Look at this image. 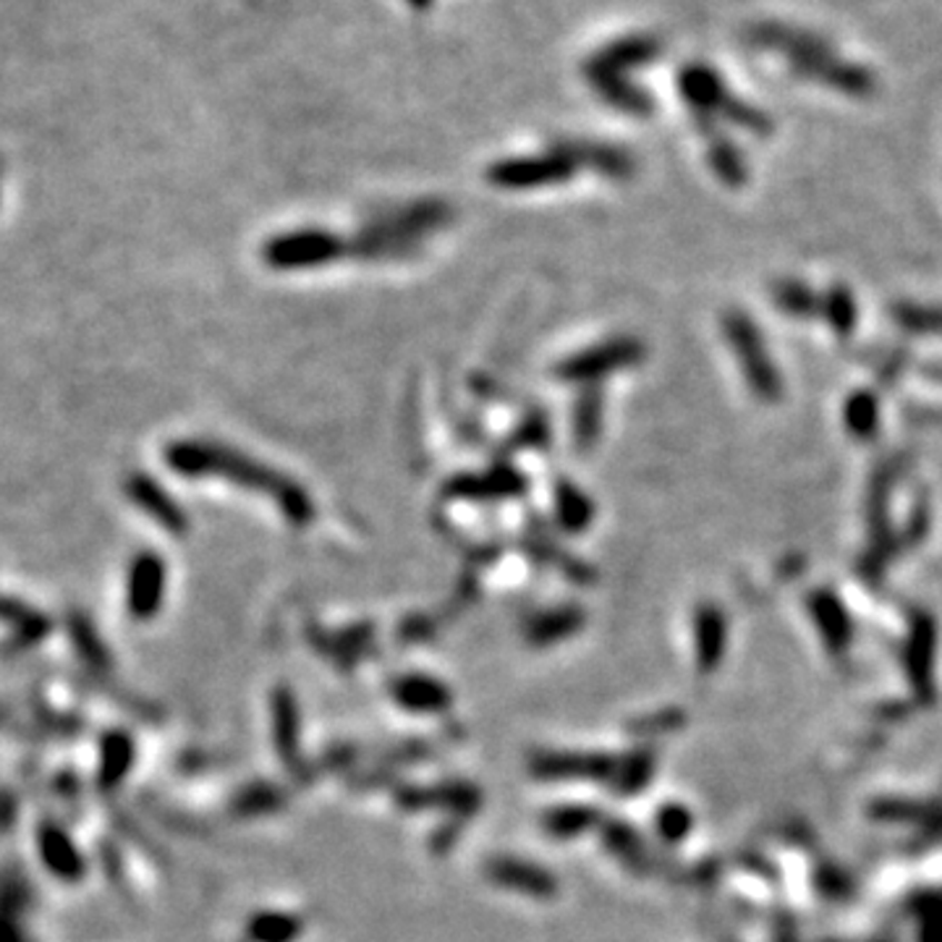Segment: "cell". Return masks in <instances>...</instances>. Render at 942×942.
Returning a JSON list of instances; mask_svg holds the SVG:
<instances>
[{
	"label": "cell",
	"instance_id": "obj_1",
	"mask_svg": "<svg viewBox=\"0 0 942 942\" xmlns=\"http://www.w3.org/2000/svg\"><path fill=\"white\" fill-rule=\"evenodd\" d=\"M166 464L176 474H184V477H205V474H210V477H228L236 485L259 489V493L276 498L288 522H294L296 526H307L311 516H315V506H311L309 495L299 485L215 443L184 440L168 445Z\"/></svg>",
	"mask_w": 942,
	"mask_h": 942
},
{
	"label": "cell",
	"instance_id": "obj_2",
	"mask_svg": "<svg viewBox=\"0 0 942 942\" xmlns=\"http://www.w3.org/2000/svg\"><path fill=\"white\" fill-rule=\"evenodd\" d=\"M754 37L756 42L765 44V48L785 53L793 71L804 73V77L825 81L827 87L841 89V92L854 95V98H864V95H870L874 89V77L864 66L841 61L820 37L775 24L760 27Z\"/></svg>",
	"mask_w": 942,
	"mask_h": 942
},
{
	"label": "cell",
	"instance_id": "obj_3",
	"mask_svg": "<svg viewBox=\"0 0 942 942\" xmlns=\"http://www.w3.org/2000/svg\"><path fill=\"white\" fill-rule=\"evenodd\" d=\"M723 333H725V340H728V346L736 351V359L741 369H744V377L754 396L765 400V404H775V400H781L783 396L781 369H777L775 361L770 359V351L760 328L748 320L744 311L731 309L725 311L723 317Z\"/></svg>",
	"mask_w": 942,
	"mask_h": 942
},
{
	"label": "cell",
	"instance_id": "obj_4",
	"mask_svg": "<svg viewBox=\"0 0 942 942\" xmlns=\"http://www.w3.org/2000/svg\"><path fill=\"white\" fill-rule=\"evenodd\" d=\"M348 251L346 241L336 234L320 228H301V231L280 234L265 244V262L276 270H307V267L328 265Z\"/></svg>",
	"mask_w": 942,
	"mask_h": 942
},
{
	"label": "cell",
	"instance_id": "obj_5",
	"mask_svg": "<svg viewBox=\"0 0 942 942\" xmlns=\"http://www.w3.org/2000/svg\"><path fill=\"white\" fill-rule=\"evenodd\" d=\"M642 356L644 346L636 338H613L571 356L568 361H563L555 369V375H558V380L568 383H595L623 367L636 365V361H642Z\"/></svg>",
	"mask_w": 942,
	"mask_h": 942
},
{
	"label": "cell",
	"instance_id": "obj_6",
	"mask_svg": "<svg viewBox=\"0 0 942 942\" xmlns=\"http://www.w3.org/2000/svg\"><path fill=\"white\" fill-rule=\"evenodd\" d=\"M578 162L574 152H553L539 155V158H514L506 162H495L489 170V181L503 189H534L547 187V184L566 181L576 173Z\"/></svg>",
	"mask_w": 942,
	"mask_h": 942
},
{
	"label": "cell",
	"instance_id": "obj_7",
	"mask_svg": "<svg viewBox=\"0 0 942 942\" xmlns=\"http://www.w3.org/2000/svg\"><path fill=\"white\" fill-rule=\"evenodd\" d=\"M529 773L537 781H607L615 773V762L605 754L582 752H537L529 760Z\"/></svg>",
	"mask_w": 942,
	"mask_h": 942
},
{
	"label": "cell",
	"instance_id": "obj_8",
	"mask_svg": "<svg viewBox=\"0 0 942 942\" xmlns=\"http://www.w3.org/2000/svg\"><path fill=\"white\" fill-rule=\"evenodd\" d=\"M485 874L493 885L506 888L510 893L529 895V899L547 901L558 895V880L545 866L524 862L516 856H495L485 864Z\"/></svg>",
	"mask_w": 942,
	"mask_h": 942
},
{
	"label": "cell",
	"instance_id": "obj_9",
	"mask_svg": "<svg viewBox=\"0 0 942 942\" xmlns=\"http://www.w3.org/2000/svg\"><path fill=\"white\" fill-rule=\"evenodd\" d=\"M166 597V563L155 553H139L129 568V589L126 605L137 621H150L158 615Z\"/></svg>",
	"mask_w": 942,
	"mask_h": 942
},
{
	"label": "cell",
	"instance_id": "obj_10",
	"mask_svg": "<svg viewBox=\"0 0 942 942\" xmlns=\"http://www.w3.org/2000/svg\"><path fill=\"white\" fill-rule=\"evenodd\" d=\"M390 700L409 715H443L454 707V692L440 678L425 673H406L390 681Z\"/></svg>",
	"mask_w": 942,
	"mask_h": 942
},
{
	"label": "cell",
	"instance_id": "obj_11",
	"mask_svg": "<svg viewBox=\"0 0 942 942\" xmlns=\"http://www.w3.org/2000/svg\"><path fill=\"white\" fill-rule=\"evenodd\" d=\"M681 95L688 102V108L696 110V121H715L717 116L723 118L725 108L733 100V95L725 89L721 73L710 66L694 63L681 71L678 79Z\"/></svg>",
	"mask_w": 942,
	"mask_h": 942
},
{
	"label": "cell",
	"instance_id": "obj_12",
	"mask_svg": "<svg viewBox=\"0 0 942 942\" xmlns=\"http://www.w3.org/2000/svg\"><path fill=\"white\" fill-rule=\"evenodd\" d=\"M270 728L272 744L280 762L288 770L301 767V715L296 694L288 686H278L270 694Z\"/></svg>",
	"mask_w": 942,
	"mask_h": 942
},
{
	"label": "cell",
	"instance_id": "obj_13",
	"mask_svg": "<svg viewBox=\"0 0 942 942\" xmlns=\"http://www.w3.org/2000/svg\"><path fill=\"white\" fill-rule=\"evenodd\" d=\"M126 493L133 500V506L142 508L147 516H152L166 532L181 534L187 529V516L176 506V500L162 489L158 482L147 474H131L126 482Z\"/></svg>",
	"mask_w": 942,
	"mask_h": 942
},
{
	"label": "cell",
	"instance_id": "obj_14",
	"mask_svg": "<svg viewBox=\"0 0 942 942\" xmlns=\"http://www.w3.org/2000/svg\"><path fill=\"white\" fill-rule=\"evenodd\" d=\"M934 644H938V632H934V621L926 613H916L911 618V632L906 642V665L909 676L919 688V694H932V663H934Z\"/></svg>",
	"mask_w": 942,
	"mask_h": 942
},
{
	"label": "cell",
	"instance_id": "obj_15",
	"mask_svg": "<svg viewBox=\"0 0 942 942\" xmlns=\"http://www.w3.org/2000/svg\"><path fill=\"white\" fill-rule=\"evenodd\" d=\"M398 804L406 810H429V806H443L454 812H472L479 806V791L469 783H443L433 789H406L398 793Z\"/></svg>",
	"mask_w": 942,
	"mask_h": 942
},
{
	"label": "cell",
	"instance_id": "obj_16",
	"mask_svg": "<svg viewBox=\"0 0 942 942\" xmlns=\"http://www.w3.org/2000/svg\"><path fill=\"white\" fill-rule=\"evenodd\" d=\"M584 621H587V615H584L582 607L576 605L553 607V611L537 613L529 623H526V639H529V644H534V647H547V644L563 642L568 639V636H574L576 632H582Z\"/></svg>",
	"mask_w": 942,
	"mask_h": 942
},
{
	"label": "cell",
	"instance_id": "obj_17",
	"mask_svg": "<svg viewBox=\"0 0 942 942\" xmlns=\"http://www.w3.org/2000/svg\"><path fill=\"white\" fill-rule=\"evenodd\" d=\"M810 613L820 626L822 639L827 642L830 652H843L851 642V618L845 613L841 599L833 592L820 589L810 597Z\"/></svg>",
	"mask_w": 942,
	"mask_h": 942
},
{
	"label": "cell",
	"instance_id": "obj_18",
	"mask_svg": "<svg viewBox=\"0 0 942 942\" xmlns=\"http://www.w3.org/2000/svg\"><path fill=\"white\" fill-rule=\"evenodd\" d=\"M696 663L704 673L721 663L725 650V618L717 605H702L694 615Z\"/></svg>",
	"mask_w": 942,
	"mask_h": 942
},
{
	"label": "cell",
	"instance_id": "obj_19",
	"mask_svg": "<svg viewBox=\"0 0 942 942\" xmlns=\"http://www.w3.org/2000/svg\"><path fill=\"white\" fill-rule=\"evenodd\" d=\"M657 42L655 40H628V42H618L613 44V48L603 50L595 58V63H592V79H613L621 77L626 69H634V66H642L652 61V58L657 56Z\"/></svg>",
	"mask_w": 942,
	"mask_h": 942
},
{
	"label": "cell",
	"instance_id": "obj_20",
	"mask_svg": "<svg viewBox=\"0 0 942 942\" xmlns=\"http://www.w3.org/2000/svg\"><path fill=\"white\" fill-rule=\"evenodd\" d=\"M304 934V919L291 911H257L247 922L249 942H296Z\"/></svg>",
	"mask_w": 942,
	"mask_h": 942
},
{
	"label": "cell",
	"instance_id": "obj_21",
	"mask_svg": "<svg viewBox=\"0 0 942 942\" xmlns=\"http://www.w3.org/2000/svg\"><path fill=\"white\" fill-rule=\"evenodd\" d=\"M599 822L597 810L582 804H561L553 806L543 814V830L547 835L558 837V841H571V837L584 835Z\"/></svg>",
	"mask_w": 942,
	"mask_h": 942
},
{
	"label": "cell",
	"instance_id": "obj_22",
	"mask_svg": "<svg viewBox=\"0 0 942 942\" xmlns=\"http://www.w3.org/2000/svg\"><path fill=\"white\" fill-rule=\"evenodd\" d=\"M133 765V744L131 738L121 731L108 733L100 746V781L108 789H113L129 775Z\"/></svg>",
	"mask_w": 942,
	"mask_h": 942
},
{
	"label": "cell",
	"instance_id": "obj_23",
	"mask_svg": "<svg viewBox=\"0 0 942 942\" xmlns=\"http://www.w3.org/2000/svg\"><path fill=\"white\" fill-rule=\"evenodd\" d=\"M555 514H558V524L566 532H582L587 529L592 516H595V506L582 489L571 485L568 479H561L555 487Z\"/></svg>",
	"mask_w": 942,
	"mask_h": 942
},
{
	"label": "cell",
	"instance_id": "obj_24",
	"mask_svg": "<svg viewBox=\"0 0 942 942\" xmlns=\"http://www.w3.org/2000/svg\"><path fill=\"white\" fill-rule=\"evenodd\" d=\"M843 419L849 433L859 440H870L880 429V400L872 390H856L845 400Z\"/></svg>",
	"mask_w": 942,
	"mask_h": 942
},
{
	"label": "cell",
	"instance_id": "obj_25",
	"mask_svg": "<svg viewBox=\"0 0 942 942\" xmlns=\"http://www.w3.org/2000/svg\"><path fill=\"white\" fill-rule=\"evenodd\" d=\"M773 301L785 315L799 317V320L822 315V296L801 280H781L773 291Z\"/></svg>",
	"mask_w": 942,
	"mask_h": 942
},
{
	"label": "cell",
	"instance_id": "obj_26",
	"mask_svg": "<svg viewBox=\"0 0 942 942\" xmlns=\"http://www.w3.org/2000/svg\"><path fill=\"white\" fill-rule=\"evenodd\" d=\"M822 317L841 338H849L859 323V307L854 294L845 286H833L822 296Z\"/></svg>",
	"mask_w": 942,
	"mask_h": 942
},
{
	"label": "cell",
	"instance_id": "obj_27",
	"mask_svg": "<svg viewBox=\"0 0 942 942\" xmlns=\"http://www.w3.org/2000/svg\"><path fill=\"white\" fill-rule=\"evenodd\" d=\"M710 162L717 178H721L723 184H728V187H741V184L746 181L744 155L738 152L736 145L728 142L725 137H717V133L710 137Z\"/></svg>",
	"mask_w": 942,
	"mask_h": 942
},
{
	"label": "cell",
	"instance_id": "obj_28",
	"mask_svg": "<svg viewBox=\"0 0 942 942\" xmlns=\"http://www.w3.org/2000/svg\"><path fill=\"white\" fill-rule=\"evenodd\" d=\"M284 806V791L272 783H249L234 799V812L239 817H259Z\"/></svg>",
	"mask_w": 942,
	"mask_h": 942
},
{
	"label": "cell",
	"instance_id": "obj_29",
	"mask_svg": "<svg viewBox=\"0 0 942 942\" xmlns=\"http://www.w3.org/2000/svg\"><path fill=\"white\" fill-rule=\"evenodd\" d=\"M599 427H603V396L597 388H589L582 393L574 411V435L578 448H589L597 440Z\"/></svg>",
	"mask_w": 942,
	"mask_h": 942
},
{
	"label": "cell",
	"instance_id": "obj_30",
	"mask_svg": "<svg viewBox=\"0 0 942 942\" xmlns=\"http://www.w3.org/2000/svg\"><path fill=\"white\" fill-rule=\"evenodd\" d=\"M40 849L48 866L63 877H79L81 872V859L73 849V843L58 830H44L40 835Z\"/></svg>",
	"mask_w": 942,
	"mask_h": 942
},
{
	"label": "cell",
	"instance_id": "obj_31",
	"mask_svg": "<svg viewBox=\"0 0 942 942\" xmlns=\"http://www.w3.org/2000/svg\"><path fill=\"white\" fill-rule=\"evenodd\" d=\"M518 489H522V479L508 469H498L477 479H458L454 485V493L469 495V498H479V495L482 498H489V495H516Z\"/></svg>",
	"mask_w": 942,
	"mask_h": 942
},
{
	"label": "cell",
	"instance_id": "obj_32",
	"mask_svg": "<svg viewBox=\"0 0 942 942\" xmlns=\"http://www.w3.org/2000/svg\"><path fill=\"white\" fill-rule=\"evenodd\" d=\"M895 323L909 333L938 336L942 333V304H901L895 307Z\"/></svg>",
	"mask_w": 942,
	"mask_h": 942
},
{
	"label": "cell",
	"instance_id": "obj_33",
	"mask_svg": "<svg viewBox=\"0 0 942 942\" xmlns=\"http://www.w3.org/2000/svg\"><path fill=\"white\" fill-rule=\"evenodd\" d=\"M688 827H692V817L678 804H667L657 812V830L665 841H681Z\"/></svg>",
	"mask_w": 942,
	"mask_h": 942
}]
</instances>
